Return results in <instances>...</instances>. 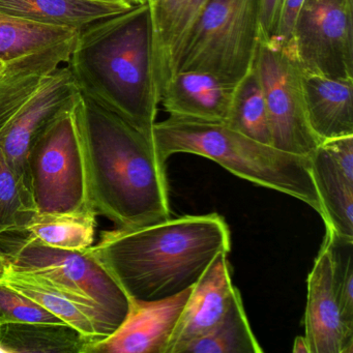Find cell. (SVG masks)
<instances>
[{
    "label": "cell",
    "instance_id": "cell-5",
    "mask_svg": "<svg viewBox=\"0 0 353 353\" xmlns=\"http://www.w3.org/2000/svg\"><path fill=\"white\" fill-rule=\"evenodd\" d=\"M259 40L260 0H205L175 73L203 72L236 85L253 68Z\"/></svg>",
    "mask_w": 353,
    "mask_h": 353
},
{
    "label": "cell",
    "instance_id": "cell-11",
    "mask_svg": "<svg viewBox=\"0 0 353 353\" xmlns=\"http://www.w3.org/2000/svg\"><path fill=\"white\" fill-rule=\"evenodd\" d=\"M191 290L160 301L132 299L121 325L108 338L90 345L85 353H167Z\"/></svg>",
    "mask_w": 353,
    "mask_h": 353
},
{
    "label": "cell",
    "instance_id": "cell-17",
    "mask_svg": "<svg viewBox=\"0 0 353 353\" xmlns=\"http://www.w3.org/2000/svg\"><path fill=\"white\" fill-rule=\"evenodd\" d=\"M205 0H154L150 3L154 74L159 98L176 71L183 44Z\"/></svg>",
    "mask_w": 353,
    "mask_h": 353
},
{
    "label": "cell",
    "instance_id": "cell-34",
    "mask_svg": "<svg viewBox=\"0 0 353 353\" xmlns=\"http://www.w3.org/2000/svg\"><path fill=\"white\" fill-rule=\"evenodd\" d=\"M127 1H129V3H131L132 5L134 6L142 5V3H148L146 0H127Z\"/></svg>",
    "mask_w": 353,
    "mask_h": 353
},
{
    "label": "cell",
    "instance_id": "cell-15",
    "mask_svg": "<svg viewBox=\"0 0 353 353\" xmlns=\"http://www.w3.org/2000/svg\"><path fill=\"white\" fill-rule=\"evenodd\" d=\"M235 86L203 72H177L163 90L160 104L173 119L226 123Z\"/></svg>",
    "mask_w": 353,
    "mask_h": 353
},
{
    "label": "cell",
    "instance_id": "cell-12",
    "mask_svg": "<svg viewBox=\"0 0 353 353\" xmlns=\"http://www.w3.org/2000/svg\"><path fill=\"white\" fill-rule=\"evenodd\" d=\"M0 281L34 299L81 332L90 345L108 338L119 328L110 316L94 301L68 290L45 276L19 272L7 264L0 274Z\"/></svg>",
    "mask_w": 353,
    "mask_h": 353
},
{
    "label": "cell",
    "instance_id": "cell-14",
    "mask_svg": "<svg viewBox=\"0 0 353 353\" xmlns=\"http://www.w3.org/2000/svg\"><path fill=\"white\" fill-rule=\"evenodd\" d=\"M235 288L228 253H219L192 287L167 353H185L190 345L210 332L226 313Z\"/></svg>",
    "mask_w": 353,
    "mask_h": 353
},
{
    "label": "cell",
    "instance_id": "cell-35",
    "mask_svg": "<svg viewBox=\"0 0 353 353\" xmlns=\"http://www.w3.org/2000/svg\"><path fill=\"white\" fill-rule=\"evenodd\" d=\"M3 65H5V63H3V61H0V70L3 69Z\"/></svg>",
    "mask_w": 353,
    "mask_h": 353
},
{
    "label": "cell",
    "instance_id": "cell-9",
    "mask_svg": "<svg viewBox=\"0 0 353 353\" xmlns=\"http://www.w3.org/2000/svg\"><path fill=\"white\" fill-rule=\"evenodd\" d=\"M289 42L305 74L353 78V3L305 0Z\"/></svg>",
    "mask_w": 353,
    "mask_h": 353
},
{
    "label": "cell",
    "instance_id": "cell-37",
    "mask_svg": "<svg viewBox=\"0 0 353 353\" xmlns=\"http://www.w3.org/2000/svg\"><path fill=\"white\" fill-rule=\"evenodd\" d=\"M349 1H350V3H353V0H349Z\"/></svg>",
    "mask_w": 353,
    "mask_h": 353
},
{
    "label": "cell",
    "instance_id": "cell-29",
    "mask_svg": "<svg viewBox=\"0 0 353 353\" xmlns=\"http://www.w3.org/2000/svg\"><path fill=\"white\" fill-rule=\"evenodd\" d=\"M321 146L343 176L353 185V135L325 140Z\"/></svg>",
    "mask_w": 353,
    "mask_h": 353
},
{
    "label": "cell",
    "instance_id": "cell-8",
    "mask_svg": "<svg viewBox=\"0 0 353 353\" xmlns=\"http://www.w3.org/2000/svg\"><path fill=\"white\" fill-rule=\"evenodd\" d=\"M265 97L272 146L309 158L321 144L310 125L305 71L290 42L260 37L256 57Z\"/></svg>",
    "mask_w": 353,
    "mask_h": 353
},
{
    "label": "cell",
    "instance_id": "cell-23",
    "mask_svg": "<svg viewBox=\"0 0 353 353\" xmlns=\"http://www.w3.org/2000/svg\"><path fill=\"white\" fill-rule=\"evenodd\" d=\"M226 125L256 141L272 145L268 107L256 61L235 86Z\"/></svg>",
    "mask_w": 353,
    "mask_h": 353
},
{
    "label": "cell",
    "instance_id": "cell-22",
    "mask_svg": "<svg viewBox=\"0 0 353 353\" xmlns=\"http://www.w3.org/2000/svg\"><path fill=\"white\" fill-rule=\"evenodd\" d=\"M248 321L243 299L235 288L230 305L221 321L205 336L195 341L185 353H261Z\"/></svg>",
    "mask_w": 353,
    "mask_h": 353
},
{
    "label": "cell",
    "instance_id": "cell-31",
    "mask_svg": "<svg viewBox=\"0 0 353 353\" xmlns=\"http://www.w3.org/2000/svg\"><path fill=\"white\" fill-rule=\"evenodd\" d=\"M284 0H260V37L274 38Z\"/></svg>",
    "mask_w": 353,
    "mask_h": 353
},
{
    "label": "cell",
    "instance_id": "cell-32",
    "mask_svg": "<svg viewBox=\"0 0 353 353\" xmlns=\"http://www.w3.org/2000/svg\"><path fill=\"white\" fill-rule=\"evenodd\" d=\"M292 351L294 353H310L309 345L305 336H299L295 338Z\"/></svg>",
    "mask_w": 353,
    "mask_h": 353
},
{
    "label": "cell",
    "instance_id": "cell-26",
    "mask_svg": "<svg viewBox=\"0 0 353 353\" xmlns=\"http://www.w3.org/2000/svg\"><path fill=\"white\" fill-rule=\"evenodd\" d=\"M38 214L30 185L16 172L0 150V236L26 232Z\"/></svg>",
    "mask_w": 353,
    "mask_h": 353
},
{
    "label": "cell",
    "instance_id": "cell-33",
    "mask_svg": "<svg viewBox=\"0 0 353 353\" xmlns=\"http://www.w3.org/2000/svg\"><path fill=\"white\" fill-rule=\"evenodd\" d=\"M6 266H7V260H6L5 256L0 252V274L3 272Z\"/></svg>",
    "mask_w": 353,
    "mask_h": 353
},
{
    "label": "cell",
    "instance_id": "cell-4",
    "mask_svg": "<svg viewBox=\"0 0 353 353\" xmlns=\"http://www.w3.org/2000/svg\"><path fill=\"white\" fill-rule=\"evenodd\" d=\"M152 140L162 162L179 152L210 159L245 181L305 202L323 218L307 157L256 141L226 123L173 117L154 123Z\"/></svg>",
    "mask_w": 353,
    "mask_h": 353
},
{
    "label": "cell",
    "instance_id": "cell-21",
    "mask_svg": "<svg viewBox=\"0 0 353 353\" xmlns=\"http://www.w3.org/2000/svg\"><path fill=\"white\" fill-rule=\"evenodd\" d=\"M90 342L69 324L0 325V352L85 353Z\"/></svg>",
    "mask_w": 353,
    "mask_h": 353
},
{
    "label": "cell",
    "instance_id": "cell-28",
    "mask_svg": "<svg viewBox=\"0 0 353 353\" xmlns=\"http://www.w3.org/2000/svg\"><path fill=\"white\" fill-rule=\"evenodd\" d=\"M9 323L67 324L34 299L0 281V325Z\"/></svg>",
    "mask_w": 353,
    "mask_h": 353
},
{
    "label": "cell",
    "instance_id": "cell-30",
    "mask_svg": "<svg viewBox=\"0 0 353 353\" xmlns=\"http://www.w3.org/2000/svg\"><path fill=\"white\" fill-rule=\"evenodd\" d=\"M305 0H284L281 10L280 20L276 28L274 40L282 44H287L292 38L297 16L303 7Z\"/></svg>",
    "mask_w": 353,
    "mask_h": 353
},
{
    "label": "cell",
    "instance_id": "cell-10",
    "mask_svg": "<svg viewBox=\"0 0 353 353\" xmlns=\"http://www.w3.org/2000/svg\"><path fill=\"white\" fill-rule=\"evenodd\" d=\"M79 94L67 65L55 71L40 90L0 129V150L30 185L28 152L34 138Z\"/></svg>",
    "mask_w": 353,
    "mask_h": 353
},
{
    "label": "cell",
    "instance_id": "cell-19",
    "mask_svg": "<svg viewBox=\"0 0 353 353\" xmlns=\"http://www.w3.org/2000/svg\"><path fill=\"white\" fill-rule=\"evenodd\" d=\"M123 0H0V13L44 26L81 30L133 8Z\"/></svg>",
    "mask_w": 353,
    "mask_h": 353
},
{
    "label": "cell",
    "instance_id": "cell-18",
    "mask_svg": "<svg viewBox=\"0 0 353 353\" xmlns=\"http://www.w3.org/2000/svg\"><path fill=\"white\" fill-rule=\"evenodd\" d=\"M353 78L305 73L307 119L320 141L353 135Z\"/></svg>",
    "mask_w": 353,
    "mask_h": 353
},
{
    "label": "cell",
    "instance_id": "cell-38",
    "mask_svg": "<svg viewBox=\"0 0 353 353\" xmlns=\"http://www.w3.org/2000/svg\"><path fill=\"white\" fill-rule=\"evenodd\" d=\"M123 1H127V0H123ZM128 3H129V1H128Z\"/></svg>",
    "mask_w": 353,
    "mask_h": 353
},
{
    "label": "cell",
    "instance_id": "cell-36",
    "mask_svg": "<svg viewBox=\"0 0 353 353\" xmlns=\"http://www.w3.org/2000/svg\"><path fill=\"white\" fill-rule=\"evenodd\" d=\"M146 1H148V3H154V0H146Z\"/></svg>",
    "mask_w": 353,
    "mask_h": 353
},
{
    "label": "cell",
    "instance_id": "cell-24",
    "mask_svg": "<svg viewBox=\"0 0 353 353\" xmlns=\"http://www.w3.org/2000/svg\"><path fill=\"white\" fill-rule=\"evenodd\" d=\"M80 30L44 26L0 13V61L18 57L71 40Z\"/></svg>",
    "mask_w": 353,
    "mask_h": 353
},
{
    "label": "cell",
    "instance_id": "cell-13",
    "mask_svg": "<svg viewBox=\"0 0 353 353\" xmlns=\"http://www.w3.org/2000/svg\"><path fill=\"white\" fill-rule=\"evenodd\" d=\"M305 327L310 353L353 352V332L347 330L341 317L325 237L307 276Z\"/></svg>",
    "mask_w": 353,
    "mask_h": 353
},
{
    "label": "cell",
    "instance_id": "cell-27",
    "mask_svg": "<svg viewBox=\"0 0 353 353\" xmlns=\"http://www.w3.org/2000/svg\"><path fill=\"white\" fill-rule=\"evenodd\" d=\"M334 272V284L341 317L347 330L353 332V241L326 229Z\"/></svg>",
    "mask_w": 353,
    "mask_h": 353
},
{
    "label": "cell",
    "instance_id": "cell-6",
    "mask_svg": "<svg viewBox=\"0 0 353 353\" xmlns=\"http://www.w3.org/2000/svg\"><path fill=\"white\" fill-rule=\"evenodd\" d=\"M74 104L40 132L28 152L30 189L40 214H97Z\"/></svg>",
    "mask_w": 353,
    "mask_h": 353
},
{
    "label": "cell",
    "instance_id": "cell-1",
    "mask_svg": "<svg viewBox=\"0 0 353 353\" xmlns=\"http://www.w3.org/2000/svg\"><path fill=\"white\" fill-rule=\"evenodd\" d=\"M74 112L96 214L121 228L170 219L166 163L159 159L152 139L80 92Z\"/></svg>",
    "mask_w": 353,
    "mask_h": 353
},
{
    "label": "cell",
    "instance_id": "cell-20",
    "mask_svg": "<svg viewBox=\"0 0 353 353\" xmlns=\"http://www.w3.org/2000/svg\"><path fill=\"white\" fill-rule=\"evenodd\" d=\"M309 159L326 229L353 241V185L336 169L321 144Z\"/></svg>",
    "mask_w": 353,
    "mask_h": 353
},
{
    "label": "cell",
    "instance_id": "cell-7",
    "mask_svg": "<svg viewBox=\"0 0 353 353\" xmlns=\"http://www.w3.org/2000/svg\"><path fill=\"white\" fill-rule=\"evenodd\" d=\"M0 252L14 270L45 276L92 299L119 327L127 318L132 299L92 248L57 249L30 233L11 232L0 236Z\"/></svg>",
    "mask_w": 353,
    "mask_h": 353
},
{
    "label": "cell",
    "instance_id": "cell-16",
    "mask_svg": "<svg viewBox=\"0 0 353 353\" xmlns=\"http://www.w3.org/2000/svg\"><path fill=\"white\" fill-rule=\"evenodd\" d=\"M76 37L5 63L0 70V129L55 71L67 65Z\"/></svg>",
    "mask_w": 353,
    "mask_h": 353
},
{
    "label": "cell",
    "instance_id": "cell-3",
    "mask_svg": "<svg viewBox=\"0 0 353 353\" xmlns=\"http://www.w3.org/2000/svg\"><path fill=\"white\" fill-rule=\"evenodd\" d=\"M67 65L80 94L152 139L160 98L154 74L150 3L84 26Z\"/></svg>",
    "mask_w": 353,
    "mask_h": 353
},
{
    "label": "cell",
    "instance_id": "cell-2",
    "mask_svg": "<svg viewBox=\"0 0 353 353\" xmlns=\"http://www.w3.org/2000/svg\"><path fill=\"white\" fill-rule=\"evenodd\" d=\"M90 248L130 299L160 301L193 287L219 253L229 254L230 231L219 214L185 216L103 231Z\"/></svg>",
    "mask_w": 353,
    "mask_h": 353
},
{
    "label": "cell",
    "instance_id": "cell-25",
    "mask_svg": "<svg viewBox=\"0 0 353 353\" xmlns=\"http://www.w3.org/2000/svg\"><path fill=\"white\" fill-rule=\"evenodd\" d=\"M97 214H38L26 232L49 247L83 250L92 247Z\"/></svg>",
    "mask_w": 353,
    "mask_h": 353
}]
</instances>
